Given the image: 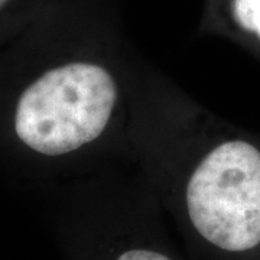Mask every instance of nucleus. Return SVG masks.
Here are the masks:
<instances>
[{"instance_id":"obj_1","label":"nucleus","mask_w":260,"mask_h":260,"mask_svg":"<svg viewBox=\"0 0 260 260\" xmlns=\"http://www.w3.org/2000/svg\"><path fill=\"white\" fill-rule=\"evenodd\" d=\"M116 99V84L104 68L85 62L64 65L23 91L15 129L34 150L64 155L102 135Z\"/></svg>"},{"instance_id":"obj_2","label":"nucleus","mask_w":260,"mask_h":260,"mask_svg":"<svg viewBox=\"0 0 260 260\" xmlns=\"http://www.w3.org/2000/svg\"><path fill=\"white\" fill-rule=\"evenodd\" d=\"M195 230L218 249L246 251L260 243V152L227 142L195 169L186 188Z\"/></svg>"},{"instance_id":"obj_3","label":"nucleus","mask_w":260,"mask_h":260,"mask_svg":"<svg viewBox=\"0 0 260 260\" xmlns=\"http://www.w3.org/2000/svg\"><path fill=\"white\" fill-rule=\"evenodd\" d=\"M234 18L242 28L260 38V0H234Z\"/></svg>"},{"instance_id":"obj_4","label":"nucleus","mask_w":260,"mask_h":260,"mask_svg":"<svg viewBox=\"0 0 260 260\" xmlns=\"http://www.w3.org/2000/svg\"><path fill=\"white\" fill-rule=\"evenodd\" d=\"M117 260H171L168 256L148 249H132L121 253Z\"/></svg>"},{"instance_id":"obj_5","label":"nucleus","mask_w":260,"mask_h":260,"mask_svg":"<svg viewBox=\"0 0 260 260\" xmlns=\"http://www.w3.org/2000/svg\"><path fill=\"white\" fill-rule=\"evenodd\" d=\"M6 2H8V0H0V8H2V6H3V5L6 3Z\"/></svg>"}]
</instances>
